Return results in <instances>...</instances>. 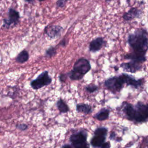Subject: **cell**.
<instances>
[{
    "mask_svg": "<svg viewBox=\"0 0 148 148\" xmlns=\"http://www.w3.org/2000/svg\"><path fill=\"white\" fill-rule=\"evenodd\" d=\"M127 42L133 51L124 55V58L143 63L146 60V54L148 50V33L146 29H136L134 33L129 34Z\"/></svg>",
    "mask_w": 148,
    "mask_h": 148,
    "instance_id": "cell-1",
    "label": "cell"
},
{
    "mask_svg": "<svg viewBox=\"0 0 148 148\" xmlns=\"http://www.w3.org/2000/svg\"><path fill=\"white\" fill-rule=\"evenodd\" d=\"M91 68L90 61L85 58H80L75 62L72 70L66 74L71 80H78L82 79Z\"/></svg>",
    "mask_w": 148,
    "mask_h": 148,
    "instance_id": "cell-2",
    "label": "cell"
},
{
    "mask_svg": "<svg viewBox=\"0 0 148 148\" xmlns=\"http://www.w3.org/2000/svg\"><path fill=\"white\" fill-rule=\"evenodd\" d=\"M52 82L48 71H45L40 73L36 79L31 81L30 85L34 90H38L45 86L49 85Z\"/></svg>",
    "mask_w": 148,
    "mask_h": 148,
    "instance_id": "cell-3",
    "label": "cell"
},
{
    "mask_svg": "<svg viewBox=\"0 0 148 148\" xmlns=\"http://www.w3.org/2000/svg\"><path fill=\"white\" fill-rule=\"evenodd\" d=\"M104 85L109 90L113 93L119 92L122 89L124 83L119 76H113L106 79L104 82Z\"/></svg>",
    "mask_w": 148,
    "mask_h": 148,
    "instance_id": "cell-4",
    "label": "cell"
},
{
    "mask_svg": "<svg viewBox=\"0 0 148 148\" xmlns=\"http://www.w3.org/2000/svg\"><path fill=\"white\" fill-rule=\"evenodd\" d=\"M148 119V105H144L140 102L137 103L135 108V114L134 120L137 122L145 121Z\"/></svg>",
    "mask_w": 148,
    "mask_h": 148,
    "instance_id": "cell-5",
    "label": "cell"
},
{
    "mask_svg": "<svg viewBox=\"0 0 148 148\" xmlns=\"http://www.w3.org/2000/svg\"><path fill=\"white\" fill-rule=\"evenodd\" d=\"M20 18L19 13L16 10L10 8L8 13V18L3 20V27L7 28L10 27L12 25H16L18 24Z\"/></svg>",
    "mask_w": 148,
    "mask_h": 148,
    "instance_id": "cell-6",
    "label": "cell"
},
{
    "mask_svg": "<svg viewBox=\"0 0 148 148\" xmlns=\"http://www.w3.org/2000/svg\"><path fill=\"white\" fill-rule=\"evenodd\" d=\"M119 76L120 77L124 84H127V86H131L135 88H139L142 85L143 83V79H136L132 76L126 73H122L119 75Z\"/></svg>",
    "mask_w": 148,
    "mask_h": 148,
    "instance_id": "cell-7",
    "label": "cell"
},
{
    "mask_svg": "<svg viewBox=\"0 0 148 148\" xmlns=\"http://www.w3.org/2000/svg\"><path fill=\"white\" fill-rule=\"evenodd\" d=\"M120 66L124 71L130 73H136L142 69V63L139 61L131 60L128 62H123L121 64Z\"/></svg>",
    "mask_w": 148,
    "mask_h": 148,
    "instance_id": "cell-8",
    "label": "cell"
},
{
    "mask_svg": "<svg viewBox=\"0 0 148 148\" xmlns=\"http://www.w3.org/2000/svg\"><path fill=\"white\" fill-rule=\"evenodd\" d=\"M62 29V27L60 25H49L45 28V32L49 38L53 39L59 36Z\"/></svg>",
    "mask_w": 148,
    "mask_h": 148,
    "instance_id": "cell-9",
    "label": "cell"
},
{
    "mask_svg": "<svg viewBox=\"0 0 148 148\" xmlns=\"http://www.w3.org/2000/svg\"><path fill=\"white\" fill-rule=\"evenodd\" d=\"M70 140L73 146L85 143L87 142V133L85 131H80L73 134L70 137Z\"/></svg>",
    "mask_w": 148,
    "mask_h": 148,
    "instance_id": "cell-10",
    "label": "cell"
},
{
    "mask_svg": "<svg viewBox=\"0 0 148 148\" xmlns=\"http://www.w3.org/2000/svg\"><path fill=\"white\" fill-rule=\"evenodd\" d=\"M105 43V41L102 37H98L90 42L88 46L89 50L93 53L98 51L101 49Z\"/></svg>",
    "mask_w": 148,
    "mask_h": 148,
    "instance_id": "cell-11",
    "label": "cell"
},
{
    "mask_svg": "<svg viewBox=\"0 0 148 148\" xmlns=\"http://www.w3.org/2000/svg\"><path fill=\"white\" fill-rule=\"evenodd\" d=\"M142 14V11L137 8H131L128 12L124 13L123 18L125 21H131L135 18H139Z\"/></svg>",
    "mask_w": 148,
    "mask_h": 148,
    "instance_id": "cell-12",
    "label": "cell"
},
{
    "mask_svg": "<svg viewBox=\"0 0 148 148\" xmlns=\"http://www.w3.org/2000/svg\"><path fill=\"white\" fill-rule=\"evenodd\" d=\"M124 110L128 118L130 120H134V117L135 113V109L133 108V106L128 103H124Z\"/></svg>",
    "mask_w": 148,
    "mask_h": 148,
    "instance_id": "cell-13",
    "label": "cell"
},
{
    "mask_svg": "<svg viewBox=\"0 0 148 148\" xmlns=\"http://www.w3.org/2000/svg\"><path fill=\"white\" fill-rule=\"evenodd\" d=\"M105 141V136L95 135L91 140V145L94 147L101 146Z\"/></svg>",
    "mask_w": 148,
    "mask_h": 148,
    "instance_id": "cell-14",
    "label": "cell"
},
{
    "mask_svg": "<svg viewBox=\"0 0 148 148\" xmlns=\"http://www.w3.org/2000/svg\"><path fill=\"white\" fill-rule=\"evenodd\" d=\"M29 58V54L28 53L26 50H23L21 51L16 57V61L18 63H24Z\"/></svg>",
    "mask_w": 148,
    "mask_h": 148,
    "instance_id": "cell-15",
    "label": "cell"
},
{
    "mask_svg": "<svg viewBox=\"0 0 148 148\" xmlns=\"http://www.w3.org/2000/svg\"><path fill=\"white\" fill-rule=\"evenodd\" d=\"M76 110L79 112H82L85 114H88L91 111V107L87 104L80 103L77 105Z\"/></svg>",
    "mask_w": 148,
    "mask_h": 148,
    "instance_id": "cell-16",
    "label": "cell"
},
{
    "mask_svg": "<svg viewBox=\"0 0 148 148\" xmlns=\"http://www.w3.org/2000/svg\"><path fill=\"white\" fill-rule=\"evenodd\" d=\"M57 106L61 113H66L69 110L68 106L62 99L58 100L57 102Z\"/></svg>",
    "mask_w": 148,
    "mask_h": 148,
    "instance_id": "cell-17",
    "label": "cell"
},
{
    "mask_svg": "<svg viewBox=\"0 0 148 148\" xmlns=\"http://www.w3.org/2000/svg\"><path fill=\"white\" fill-rule=\"evenodd\" d=\"M109 115V110L108 109H103L100 112H99L95 115V118L99 121H102L108 119Z\"/></svg>",
    "mask_w": 148,
    "mask_h": 148,
    "instance_id": "cell-18",
    "label": "cell"
},
{
    "mask_svg": "<svg viewBox=\"0 0 148 148\" xmlns=\"http://www.w3.org/2000/svg\"><path fill=\"white\" fill-rule=\"evenodd\" d=\"M107 132H108V130L106 128L99 127L95 130V131H94V134L95 135H99V136H103L106 137Z\"/></svg>",
    "mask_w": 148,
    "mask_h": 148,
    "instance_id": "cell-19",
    "label": "cell"
},
{
    "mask_svg": "<svg viewBox=\"0 0 148 148\" xmlns=\"http://www.w3.org/2000/svg\"><path fill=\"white\" fill-rule=\"evenodd\" d=\"M57 53V51L55 47H50L45 53V56L48 58H51L52 57L54 56Z\"/></svg>",
    "mask_w": 148,
    "mask_h": 148,
    "instance_id": "cell-20",
    "label": "cell"
},
{
    "mask_svg": "<svg viewBox=\"0 0 148 148\" xmlns=\"http://www.w3.org/2000/svg\"><path fill=\"white\" fill-rule=\"evenodd\" d=\"M86 90L87 91L91 93V92H94V91H97L98 90V87L95 84H90L86 87Z\"/></svg>",
    "mask_w": 148,
    "mask_h": 148,
    "instance_id": "cell-21",
    "label": "cell"
},
{
    "mask_svg": "<svg viewBox=\"0 0 148 148\" xmlns=\"http://www.w3.org/2000/svg\"><path fill=\"white\" fill-rule=\"evenodd\" d=\"M69 0H58L56 2V5L59 8H63Z\"/></svg>",
    "mask_w": 148,
    "mask_h": 148,
    "instance_id": "cell-22",
    "label": "cell"
},
{
    "mask_svg": "<svg viewBox=\"0 0 148 148\" xmlns=\"http://www.w3.org/2000/svg\"><path fill=\"white\" fill-rule=\"evenodd\" d=\"M16 128L20 131H25L28 128V125L26 124L21 123V124H17Z\"/></svg>",
    "mask_w": 148,
    "mask_h": 148,
    "instance_id": "cell-23",
    "label": "cell"
},
{
    "mask_svg": "<svg viewBox=\"0 0 148 148\" xmlns=\"http://www.w3.org/2000/svg\"><path fill=\"white\" fill-rule=\"evenodd\" d=\"M68 77V75L66 73H61L60 75V76H59V79H60V80L61 82H64L66 78Z\"/></svg>",
    "mask_w": 148,
    "mask_h": 148,
    "instance_id": "cell-24",
    "label": "cell"
},
{
    "mask_svg": "<svg viewBox=\"0 0 148 148\" xmlns=\"http://www.w3.org/2000/svg\"><path fill=\"white\" fill-rule=\"evenodd\" d=\"M110 144L109 142H104L101 146V148H110Z\"/></svg>",
    "mask_w": 148,
    "mask_h": 148,
    "instance_id": "cell-25",
    "label": "cell"
},
{
    "mask_svg": "<svg viewBox=\"0 0 148 148\" xmlns=\"http://www.w3.org/2000/svg\"><path fill=\"white\" fill-rule=\"evenodd\" d=\"M66 40L65 39H62L60 42V43H59V45H60V46H63V47H64V46H65V45H66Z\"/></svg>",
    "mask_w": 148,
    "mask_h": 148,
    "instance_id": "cell-26",
    "label": "cell"
},
{
    "mask_svg": "<svg viewBox=\"0 0 148 148\" xmlns=\"http://www.w3.org/2000/svg\"><path fill=\"white\" fill-rule=\"evenodd\" d=\"M61 148H75L74 147H73L72 146H71V145H64Z\"/></svg>",
    "mask_w": 148,
    "mask_h": 148,
    "instance_id": "cell-27",
    "label": "cell"
},
{
    "mask_svg": "<svg viewBox=\"0 0 148 148\" xmlns=\"http://www.w3.org/2000/svg\"><path fill=\"white\" fill-rule=\"evenodd\" d=\"M25 1H28L29 2H32L34 0H25Z\"/></svg>",
    "mask_w": 148,
    "mask_h": 148,
    "instance_id": "cell-28",
    "label": "cell"
},
{
    "mask_svg": "<svg viewBox=\"0 0 148 148\" xmlns=\"http://www.w3.org/2000/svg\"><path fill=\"white\" fill-rule=\"evenodd\" d=\"M106 2H110L111 0H105Z\"/></svg>",
    "mask_w": 148,
    "mask_h": 148,
    "instance_id": "cell-29",
    "label": "cell"
},
{
    "mask_svg": "<svg viewBox=\"0 0 148 148\" xmlns=\"http://www.w3.org/2000/svg\"><path fill=\"white\" fill-rule=\"evenodd\" d=\"M39 1H40V2H42V1H45V0H39Z\"/></svg>",
    "mask_w": 148,
    "mask_h": 148,
    "instance_id": "cell-30",
    "label": "cell"
}]
</instances>
